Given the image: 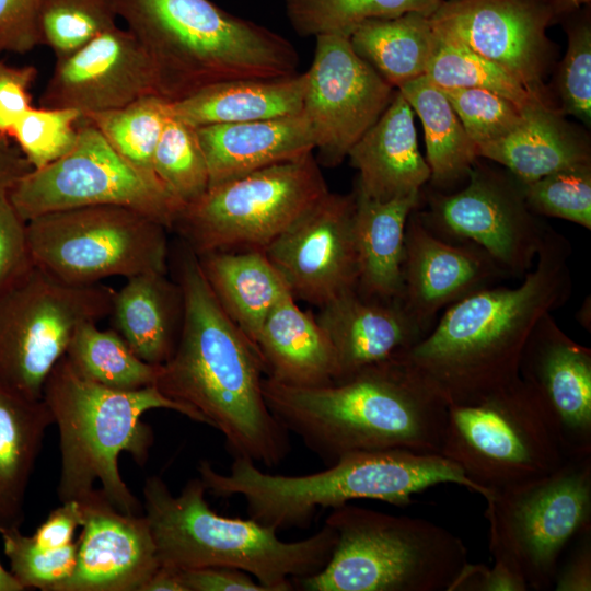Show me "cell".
<instances>
[{"instance_id":"cell-20","label":"cell","mask_w":591,"mask_h":591,"mask_svg":"<svg viewBox=\"0 0 591 591\" xmlns=\"http://www.w3.org/2000/svg\"><path fill=\"white\" fill-rule=\"evenodd\" d=\"M78 501L84 522L76 564L58 591H140L160 566L146 515L117 510L102 489Z\"/></svg>"},{"instance_id":"cell-37","label":"cell","mask_w":591,"mask_h":591,"mask_svg":"<svg viewBox=\"0 0 591 591\" xmlns=\"http://www.w3.org/2000/svg\"><path fill=\"white\" fill-rule=\"evenodd\" d=\"M425 76L441 89H484L523 108L537 106L556 108L501 67L439 35L436 51L427 66Z\"/></svg>"},{"instance_id":"cell-25","label":"cell","mask_w":591,"mask_h":591,"mask_svg":"<svg viewBox=\"0 0 591 591\" xmlns=\"http://www.w3.org/2000/svg\"><path fill=\"white\" fill-rule=\"evenodd\" d=\"M211 185L315 150L310 125L301 114L195 128Z\"/></svg>"},{"instance_id":"cell-55","label":"cell","mask_w":591,"mask_h":591,"mask_svg":"<svg viewBox=\"0 0 591 591\" xmlns=\"http://www.w3.org/2000/svg\"><path fill=\"white\" fill-rule=\"evenodd\" d=\"M24 588L15 579L11 571H8L0 564V591H23Z\"/></svg>"},{"instance_id":"cell-48","label":"cell","mask_w":591,"mask_h":591,"mask_svg":"<svg viewBox=\"0 0 591 591\" xmlns=\"http://www.w3.org/2000/svg\"><path fill=\"white\" fill-rule=\"evenodd\" d=\"M32 65L13 66L0 57V135L8 136L16 119L32 106L37 78Z\"/></svg>"},{"instance_id":"cell-42","label":"cell","mask_w":591,"mask_h":591,"mask_svg":"<svg viewBox=\"0 0 591 591\" xmlns=\"http://www.w3.org/2000/svg\"><path fill=\"white\" fill-rule=\"evenodd\" d=\"M82 114L61 107L31 106L14 123L8 137L33 170L69 153L77 143Z\"/></svg>"},{"instance_id":"cell-22","label":"cell","mask_w":591,"mask_h":591,"mask_svg":"<svg viewBox=\"0 0 591 591\" xmlns=\"http://www.w3.org/2000/svg\"><path fill=\"white\" fill-rule=\"evenodd\" d=\"M519 375L540 394L570 457L591 454V349L571 339L552 313L533 328Z\"/></svg>"},{"instance_id":"cell-14","label":"cell","mask_w":591,"mask_h":591,"mask_svg":"<svg viewBox=\"0 0 591 591\" xmlns=\"http://www.w3.org/2000/svg\"><path fill=\"white\" fill-rule=\"evenodd\" d=\"M12 200L25 221L54 211L112 205L137 210L167 230L184 208L155 175L119 155L83 116L73 149L23 175Z\"/></svg>"},{"instance_id":"cell-27","label":"cell","mask_w":591,"mask_h":591,"mask_svg":"<svg viewBox=\"0 0 591 591\" xmlns=\"http://www.w3.org/2000/svg\"><path fill=\"white\" fill-rule=\"evenodd\" d=\"M112 328L143 361L164 364L173 355L184 317V299L177 281L166 273L149 271L127 278L114 290Z\"/></svg>"},{"instance_id":"cell-5","label":"cell","mask_w":591,"mask_h":591,"mask_svg":"<svg viewBox=\"0 0 591 591\" xmlns=\"http://www.w3.org/2000/svg\"><path fill=\"white\" fill-rule=\"evenodd\" d=\"M197 470L207 491L222 498L242 496L248 518L277 531L308 528L320 509L355 499L407 506L414 495L439 484L485 495L447 457L407 450L355 452L320 472L297 476L265 473L241 457H234L228 474L208 461H200Z\"/></svg>"},{"instance_id":"cell-23","label":"cell","mask_w":591,"mask_h":591,"mask_svg":"<svg viewBox=\"0 0 591 591\" xmlns=\"http://www.w3.org/2000/svg\"><path fill=\"white\" fill-rule=\"evenodd\" d=\"M316 318L335 351V382L398 358L427 335L401 300L370 298L357 289L322 305Z\"/></svg>"},{"instance_id":"cell-50","label":"cell","mask_w":591,"mask_h":591,"mask_svg":"<svg viewBox=\"0 0 591 591\" xmlns=\"http://www.w3.org/2000/svg\"><path fill=\"white\" fill-rule=\"evenodd\" d=\"M524 580L500 563H466L448 591H528Z\"/></svg>"},{"instance_id":"cell-35","label":"cell","mask_w":591,"mask_h":591,"mask_svg":"<svg viewBox=\"0 0 591 591\" xmlns=\"http://www.w3.org/2000/svg\"><path fill=\"white\" fill-rule=\"evenodd\" d=\"M65 358L80 376L123 391L155 385L161 367L140 359L117 332L94 322L78 326Z\"/></svg>"},{"instance_id":"cell-15","label":"cell","mask_w":591,"mask_h":591,"mask_svg":"<svg viewBox=\"0 0 591 591\" xmlns=\"http://www.w3.org/2000/svg\"><path fill=\"white\" fill-rule=\"evenodd\" d=\"M463 189L422 192L425 224L441 237L480 247L509 277L522 278L535 264L549 225L529 206L524 184L509 171L478 160Z\"/></svg>"},{"instance_id":"cell-33","label":"cell","mask_w":591,"mask_h":591,"mask_svg":"<svg viewBox=\"0 0 591 591\" xmlns=\"http://www.w3.org/2000/svg\"><path fill=\"white\" fill-rule=\"evenodd\" d=\"M348 38L355 53L394 89L424 76L438 45L429 16L418 12L368 20Z\"/></svg>"},{"instance_id":"cell-54","label":"cell","mask_w":591,"mask_h":591,"mask_svg":"<svg viewBox=\"0 0 591 591\" xmlns=\"http://www.w3.org/2000/svg\"><path fill=\"white\" fill-rule=\"evenodd\" d=\"M552 13L554 23L589 5L591 0H540Z\"/></svg>"},{"instance_id":"cell-44","label":"cell","mask_w":591,"mask_h":591,"mask_svg":"<svg viewBox=\"0 0 591 591\" xmlns=\"http://www.w3.org/2000/svg\"><path fill=\"white\" fill-rule=\"evenodd\" d=\"M524 193L536 215L591 229V163L566 167L524 184Z\"/></svg>"},{"instance_id":"cell-38","label":"cell","mask_w":591,"mask_h":591,"mask_svg":"<svg viewBox=\"0 0 591 591\" xmlns=\"http://www.w3.org/2000/svg\"><path fill=\"white\" fill-rule=\"evenodd\" d=\"M167 116L169 102L158 95H148L125 106L83 117L119 155L139 170L155 175L153 155Z\"/></svg>"},{"instance_id":"cell-29","label":"cell","mask_w":591,"mask_h":591,"mask_svg":"<svg viewBox=\"0 0 591 591\" xmlns=\"http://www.w3.org/2000/svg\"><path fill=\"white\" fill-rule=\"evenodd\" d=\"M354 193L357 291L370 298L399 300L405 228L410 213L421 206L422 190L387 201L370 199L356 190Z\"/></svg>"},{"instance_id":"cell-10","label":"cell","mask_w":591,"mask_h":591,"mask_svg":"<svg viewBox=\"0 0 591 591\" xmlns=\"http://www.w3.org/2000/svg\"><path fill=\"white\" fill-rule=\"evenodd\" d=\"M328 192L312 152L209 186L173 229L197 256L264 251Z\"/></svg>"},{"instance_id":"cell-49","label":"cell","mask_w":591,"mask_h":591,"mask_svg":"<svg viewBox=\"0 0 591 591\" xmlns=\"http://www.w3.org/2000/svg\"><path fill=\"white\" fill-rule=\"evenodd\" d=\"M553 590H591V529L576 536L564 552Z\"/></svg>"},{"instance_id":"cell-7","label":"cell","mask_w":591,"mask_h":591,"mask_svg":"<svg viewBox=\"0 0 591 591\" xmlns=\"http://www.w3.org/2000/svg\"><path fill=\"white\" fill-rule=\"evenodd\" d=\"M42 398L59 431L60 502L79 500L99 480L109 502L127 514H142L143 508L124 482L118 459L128 452L138 465L147 462L153 434L142 415L166 408L206 424L200 414L166 397L155 385L109 389L80 376L65 356L50 371Z\"/></svg>"},{"instance_id":"cell-8","label":"cell","mask_w":591,"mask_h":591,"mask_svg":"<svg viewBox=\"0 0 591 591\" xmlns=\"http://www.w3.org/2000/svg\"><path fill=\"white\" fill-rule=\"evenodd\" d=\"M326 565L298 579L305 591H448L467 560L463 541L431 521L349 503L331 509Z\"/></svg>"},{"instance_id":"cell-1","label":"cell","mask_w":591,"mask_h":591,"mask_svg":"<svg viewBox=\"0 0 591 591\" xmlns=\"http://www.w3.org/2000/svg\"><path fill=\"white\" fill-rule=\"evenodd\" d=\"M176 281L184 299L183 324L155 386L219 430L233 457L276 467L289 455L291 442L265 401L264 363L223 311L197 255L183 242L176 255Z\"/></svg>"},{"instance_id":"cell-53","label":"cell","mask_w":591,"mask_h":591,"mask_svg":"<svg viewBox=\"0 0 591 591\" xmlns=\"http://www.w3.org/2000/svg\"><path fill=\"white\" fill-rule=\"evenodd\" d=\"M140 591H188L182 571L159 566L155 572L143 583Z\"/></svg>"},{"instance_id":"cell-6","label":"cell","mask_w":591,"mask_h":591,"mask_svg":"<svg viewBox=\"0 0 591 591\" xmlns=\"http://www.w3.org/2000/svg\"><path fill=\"white\" fill-rule=\"evenodd\" d=\"M200 478L171 493L157 475L143 484L146 515L160 566L179 571L229 567L253 576L267 591L293 590L292 580L318 572L328 561L336 533L327 524L311 536L286 542L278 531L255 520L215 512L205 498Z\"/></svg>"},{"instance_id":"cell-18","label":"cell","mask_w":591,"mask_h":591,"mask_svg":"<svg viewBox=\"0 0 591 591\" xmlns=\"http://www.w3.org/2000/svg\"><path fill=\"white\" fill-rule=\"evenodd\" d=\"M355 193L328 192L263 252L294 299L321 308L357 289Z\"/></svg>"},{"instance_id":"cell-39","label":"cell","mask_w":591,"mask_h":591,"mask_svg":"<svg viewBox=\"0 0 591 591\" xmlns=\"http://www.w3.org/2000/svg\"><path fill=\"white\" fill-rule=\"evenodd\" d=\"M153 171L184 206L199 198L210 184L195 128L170 112L154 151Z\"/></svg>"},{"instance_id":"cell-28","label":"cell","mask_w":591,"mask_h":591,"mask_svg":"<svg viewBox=\"0 0 591 591\" xmlns=\"http://www.w3.org/2000/svg\"><path fill=\"white\" fill-rule=\"evenodd\" d=\"M478 158L502 165L523 184L591 163L590 138L554 107L529 108L505 137L477 148Z\"/></svg>"},{"instance_id":"cell-4","label":"cell","mask_w":591,"mask_h":591,"mask_svg":"<svg viewBox=\"0 0 591 591\" xmlns=\"http://www.w3.org/2000/svg\"><path fill=\"white\" fill-rule=\"evenodd\" d=\"M113 1L170 103L222 82L298 73L299 54L286 37L210 0Z\"/></svg>"},{"instance_id":"cell-45","label":"cell","mask_w":591,"mask_h":591,"mask_svg":"<svg viewBox=\"0 0 591 591\" xmlns=\"http://www.w3.org/2000/svg\"><path fill=\"white\" fill-rule=\"evenodd\" d=\"M10 571L25 589L58 591L71 576L77 554V542L65 547L45 549L35 545L20 528L0 529Z\"/></svg>"},{"instance_id":"cell-43","label":"cell","mask_w":591,"mask_h":591,"mask_svg":"<svg viewBox=\"0 0 591 591\" xmlns=\"http://www.w3.org/2000/svg\"><path fill=\"white\" fill-rule=\"evenodd\" d=\"M32 166L8 136L0 135V289L31 265L25 221L12 200V190Z\"/></svg>"},{"instance_id":"cell-46","label":"cell","mask_w":591,"mask_h":591,"mask_svg":"<svg viewBox=\"0 0 591 591\" xmlns=\"http://www.w3.org/2000/svg\"><path fill=\"white\" fill-rule=\"evenodd\" d=\"M441 90L476 148L508 135L522 121L529 109L484 89Z\"/></svg>"},{"instance_id":"cell-17","label":"cell","mask_w":591,"mask_h":591,"mask_svg":"<svg viewBox=\"0 0 591 591\" xmlns=\"http://www.w3.org/2000/svg\"><path fill=\"white\" fill-rule=\"evenodd\" d=\"M429 20L439 36L501 67L556 107L545 85L555 57L546 30L554 20L540 0H443Z\"/></svg>"},{"instance_id":"cell-19","label":"cell","mask_w":591,"mask_h":591,"mask_svg":"<svg viewBox=\"0 0 591 591\" xmlns=\"http://www.w3.org/2000/svg\"><path fill=\"white\" fill-rule=\"evenodd\" d=\"M148 95H158L152 65L136 37L116 24L56 59L39 105L71 108L84 116Z\"/></svg>"},{"instance_id":"cell-34","label":"cell","mask_w":591,"mask_h":591,"mask_svg":"<svg viewBox=\"0 0 591 591\" xmlns=\"http://www.w3.org/2000/svg\"><path fill=\"white\" fill-rule=\"evenodd\" d=\"M396 90L421 120L426 161L431 172L429 182L438 189L466 179L473 164L479 159L477 148L443 91L425 74Z\"/></svg>"},{"instance_id":"cell-47","label":"cell","mask_w":591,"mask_h":591,"mask_svg":"<svg viewBox=\"0 0 591 591\" xmlns=\"http://www.w3.org/2000/svg\"><path fill=\"white\" fill-rule=\"evenodd\" d=\"M43 0H0V56L26 54L40 45L38 15Z\"/></svg>"},{"instance_id":"cell-21","label":"cell","mask_w":591,"mask_h":591,"mask_svg":"<svg viewBox=\"0 0 591 591\" xmlns=\"http://www.w3.org/2000/svg\"><path fill=\"white\" fill-rule=\"evenodd\" d=\"M506 278L477 245L436 234L425 224L417 208L408 217L399 300L427 334L442 309Z\"/></svg>"},{"instance_id":"cell-12","label":"cell","mask_w":591,"mask_h":591,"mask_svg":"<svg viewBox=\"0 0 591 591\" xmlns=\"http://www.w3.org/2000/svg\"><path fill=\"white\" fill-rule=\"evenodd\" d=\"M167 229L121 206H89L40 215L27 221L33 265L77 286L123 276L167 271Z\"/></svg>"},{"instance_id":"cell-51","label":"cell","mask_w":591,"mask_h":591,"mask_svg":"<svg viewBox=\"0 0 591 591\" xmlns=\"http://www.w3.org/2000/svg\"><path fill=\"white\" fill-rule=\"evenodd\" d=\"M84 522L78 500H67L54 509L31 535L32 542L45 549L65 547L73 543L76 531Z\"/></svg>"},{"instance_id":"cell-26","label":"cell","mask_w":591,"mask_h":591,"mask_svg":"<svg viewBox=\"0 0 591 591\" xmlns=\"http://www.w3.org/2000/svg\"><path fill=\"white\" fill-rule=\"evenodd\" d=\"M254 346L267 378L278 383L315 387L337 380L336 356L327 334L291 293L270 310Z\"/></svg>"},{"instance_id":"cell-32","label":"cell","mask_w":591,"mask_h":591,"mask_svg":"<svg viewBox=\"0 0 591 591\" xmlns=\"http://www.w3.org/2000/svg\"><path fill=\"white\" fill-rule=\"evenodd\" d=\"M53 424L43 398H26L0 387V529L21 526L30 477Z\"/></svg>"},{"instance_id":"cell-40","label":"cell","mask_w":591,"mask_h":591,"mask_svg":"<svg viewBox=\"0 0 591 591\" xmlns=\"http://www.w3.org/2000/svg\"><path fill=\"white\" fill-rule=\"evenodd\" d=\"M113 0H43L38 15L40 45L63 58L116 25Z\"/></svg>"},{"instance_id":"cell-24","label":"cell","mask_w":591,"mask_h":591,"mask_svg":"<svg viewBox=\"0 0 591 591\" xmlns=\"http://www.w3.org/2000/svg\"><path fill=\"white\" fill-rule=\"evenodd\" d=\"M347 158L359 174L355 190L379 201L420 193L431 176L418 149L414 111L398 90Z\"/></svg>"},{"instance_id":"cell-13","label":"cell","mask_w":591,"mask_h":591,"mask_svg":"<svg viewBox=\"0 0 591 591\" xmlns=\"http://www.w3.org/2000/svg\"><path fill=\"white\" fill-rule=\"evenodd\" d=\"M114 289L66 283L35 265L0 289V387L40 399L79 325L108 316Z\"/></svg>"},{"instance_id":"cell-36","label":"cell","mask_w":591,"mask_h":591,"mask_svg":"<svg viewBox=\"0 0 591 591\" xmlns=\"http://www.w3.org/2000/svg\"><path fill=\"white\" fill-rule=\"evenodd\" d=\"M443 0H286V14L301 36L349 37L368 20L408 12L430 16Z\"/></svg>"},{"instance_id":"cell-11","label":"cell","mask_w":591,"mask_h":591,"mask_svg":"<svg viewBox=\"0 0 591 591\" xmlns=\"http://www.w3.org/2000/svg\"><path fill=\"white\" fill-rule=\"evenodd\" d=\"M485 499L494 561L521 577L529 590H552L564 552L591 529V454Z\"/></svg>"},{"instance_id":"cell-41","label":"cell","mask_w":591,"mask_h":591,"mask_svg":"<svg viewBox=\"0 0 591 591\" xmlns=\"http://www.w3.org/2000/svg\"><path fill=\"white\" fill-rule=\"evenodd\" d=\"M567 48L555 73L554 102L564 115L588 127L591 123V13L590 4L560 21Z\"/></svg>"},{"instance_id":"cell-16","label":"cell","mask_w":591,"mask_h":591,"mask_svg":"<svg viewBox=\"0 0 591 591\" xmlns=\"http://www.w3.org/2000/svg\"><path fill=\"white\" fill-rule=\"evenodd\" d=\"M306 73L302 115L308 120L318 164H340L351 147L376 121L396 89L352 49L349 38L315 37Z\"/></svg>"},{"instance_id":"cell-3","label":"cell","mask_w":591,"mask_h":591,"mask_svg":"<svg viewBox=\"0 0 591 591\" xmlns=\"http://www.w3.org/2000/svg\"><path fill=\"white\" fill-rule=\"evenodd\" d=\"M262 387L276 419L326 466L363 451L441 453L449 403L398 358L323 386L264 378Z\"/></svg>"},{"instance_id":"cell-52","label":"cell","mask_w":591,"mask_h":591,"mask_svg":"<svg viewBox=\"0 0 591 591\" xmlns=\"http://www.w3.org/2000/svg\"><path fill=\"white\" fill-rule=\"evenodd\" d=\"M188 591H267L250 573L229 567H204L183 570Z\"/></svg>"},{"instance_id":"cell-30","label":"cell","mask_w":591,"mask_h":591,"mask_svg":"<svg viewBox=\"0 0 591 591\" xmlns=\"http://www.w3.org/2000/svg\"><path fill=\"white\" fill-rule=\"evenodd\" d=\"M305 88V72L228 81L169 102V112L194 128L292 116L302 113Z\"/></svg>"},{"instance_id":"cell-31","label":"cell","mask_w":591,"mask_h":591,"mask_svg":"<svg viewBox=\"0 0 591 591\" xmlns=\"http://www.w3.org/2000/svg\"><path fill=\"white\" fill-rule=\"evenodd\" d=\"M197 257L219 304L254 346L270 310L291 293L285 280L263 251L213 252Z\"/></svg>"},{"instance_id":"cell-2","label":"cell","mask_w":591,"mask_h":591,"mask_svg":"<svg viewBox=\"0 0 591 591\" xmlns=\"http://www.w3.org/2000/svg\"><path fill=\"white\" fill-rule=\"evenodd\" d=\"M570 255L569 240L549 227L518 286H490L449 305L398 359L449 404H473L511 384L535 325L570 299Z\"/></svg>"},{"instance_id":"cell-9","label":"cell","mask_w":591,"mask_h":591,"mask_svg":"<svg viewBox=\"0 0 591 591\" xmlns=\"http://www.w3.org/2000/svg\"><path fill=\"white\" fill-rule=\"evenodd\" d=\"M440 455L485 495L544 477L569 454L540 394L519 378L473 404H449Z\"/></svg>"}]
</instances>
